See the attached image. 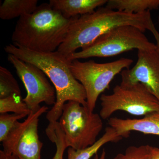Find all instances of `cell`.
<instances>
[{
    "label": "cell",
    "instance_id": "obj_23",
    "mask_svg": "<svg viewBox=\"0 0 159 159\" xmlns=\"http://www.w3.org/2000/svg\"><path fill=\"white\" fill-rule=\"evenodd\" d=\"M0 159H19L15 156L6 152L3 150H0Z\"/></svg>",
    "mask_w": 159,
    "mask_h": 159
},
{
    "label": "cell",
    "instance_id": "obj_21",
    "mask_svg": "<svg viewBox=\"0 0 159 159\" xmlns=\"http://www.w3.org/2000/svg\"><path fill=\"white\" fill-rule=\"evenodd\" d=\"M149 159H159V148L149 146Z\"/></svg>",
    "mask_w": 159,
    "mask_h": 159
},
{
    "label": "cell",
    "instance_id": "obj_22",
    "mask_svg": "<svg viewBox=\"0 0 159 159\" xmlns=\"http://www.w3.org/2000/svg\"><path fill=\"white\" fill-rule=\"evenodd\" d=\"M150 31L152 34H153L155 39L156 40L157 47H158L159 49V32L157 30L156 28L154 23L152 24V25L150 31Z\"/></svg>",
    "mask_w": 159,
    "mask_h": 159
},
{
    "label": "cell",
    "instance_id": "obj_18",
    "mask_svg": "<svg viewBox=\"0 0 159 159\" xmlns=\"http://www.w3.org/2000/svg\"><path fill=\"white\" fill-rule=\"evenodd\" d=\"M27 104L24 102L21 96H13L0 99V113L12 112L29 116L31 113Z\"/></svg>",
    "mask_w": 159,
    "mask_h": 159
},
{
    "label": "cell",
    "instance_id": "obj_16",
    "mask_svg": "<svg viewBox=\"0 0 159 159\" xmlns=\"http://www.w3.org/2000/svg\"><path fill=\"white\" fill-rule=\"evenodd\" d=\"M45 132L49 140L56 146V152L52 159H64L65 151L68 147L59 122H49Z\"/></svg>",
    "mask_w": 159,
    "mask_h": 159
},
{
    "label": "cell",
    "instance_id": "obj_14",
    "mask_svg": "<svg viewBox=\"0 0 159 159\" xmlns=\"http://www.w3.org/2000/svg\"><path fill=\"white\" fill-rule=\"evenodd\" d=\"M105 7L112 10L138 14L158 9L159 0H108Z\"/></svg>",
    "mask_w": 159,
    "mask_h": 159
},
{
    "label": "cell",
    "instance_id": "obj_6",
    "mask_svg": "<svg viewBox=\"0 0 159 159\" xmlns=\"http://www.w3.org/2000/svg\"><path fill=\"white\" fill-rule=\"evenodd\" d=\"M134 61L122 57L111 62L99 63L93 60H73L70 69L75 78L84 88L87 107L94 112L100 95L109 87L111 81L123 70L129 69Z\"/></svg>",
    "mask_w": 159,
    "mask_h": 159
},
{
    "label": "cell",
    "instance_id": "obj_25",
    "mask_svg": "<svg viewBox=\"0 0 159 159\" xmlns=\"http://www.w3.org/2000/svg\"><path fill=\"white\" fill-rule=\"evenodd\" d=\"M158 21L159 22V17H158Z\"/></svg>",
    "mask_w": 159,
    "mask_h": 159
},
{
    "label": "cell",
    "instance_id": "obj_7",
    "mask_svg": "<svg viewBox=\"0 0 159 159\" xmlns=\"http://www.w3.org/2000/svg\"><path fill=\"white\" fill-rule=\"evenodd\" d=\"M99 115L103 120L122 111L135 116H145L159 111V101L142 83L131 85L120 84L115 87L112 93L100 97Z\"/></svg>",
    "mask_w": 159,
    "mask_h": 159
},
{
    "label": "cell",
    "instance_id": "obj_24",
    "mask_svg": "<svg viewBox=\"0 0 159 159\" xmlns=\"http://www.w3.org/2000/svg\"><path fill=\"white\" fill-rule=\"evenodd\" d=\"M93 159H106V152L105 150L103 149L99 155L97 153L93 157Z\"/></svg>",
    "mask_w": 159,
    "mask_h": 159
},
{
    "label": "cell",
    "instance_id": "obj_10",
    "mask_svg": "<svg viewBox=\"0 0 159 159\" xmlns=\"http://www.w3.org/2000/svg\"><path fill=\"white\" fill-rule=\"evenodd\" d=\"M121 84L142 83L159 101V49L138 50V61L131 69L120 73Z\"/></svg>",
    "mask_w": 159,
    "mask_h": 159
},
{
    "label": "cell",
    "instance_id": "obj_12",
    "mask_svg": "<svg viewBox=\"0 0 159 159\" xmlns=\"http://www.w3.org/2000/svg\"><path fill=\"white\" fill-rule=\"evenodd\" d=\"M107 2V0H50L49 3L63 16L70 19L92 14Z\"/></svg>",
    "mask_w": 159,
    "mask_h": 159
},
{
    "label": "cell",
    "instance_id": "obj_17",
    "mask_svg": "<svg viewBox=\"0 0 159 159\" xmlns=\"http://www.w3.org/2000/svg\"><path fill=\"white\" fill-rule=\"evenodd\" d=\"M13 96H21L16 80L8 69L0 66V99Z\"/></svg>",
    "mask_w": 159,
    "mask_h": 159
},
{
    "label": "cell",
    "instance_id": "obj_20",
    "mask_svg": "<svg viewBox=\"0 0 159 159\" xmlns=\"http://www.w3.org/2000/svg\"><path fill=\"white\" fill-rule=\"evenodd\" d=\"M149 146H129L124 153H118L113 159H149Z\"/></svg>",
    "mask_w": 159,
    "mask_h": 159
},
{
    "label": "cell",
    "instance_id": "obj_8",
    "mask_svg": "<svg viewBox=\"0 0 159 159\" xmlns=\"http://www.w3.org/2000/svg\"><path fill=\"white\" fill-rule=\"evenodd\" d=\"M48 107H41L31 111L23 122H17L2 142L3 150L19 159H42L43 143L40 140L38 126L39 118Z\"/></svg>",
    "mask_w": 159,
    "mask_h": 159
},
{
    "label": "cell",
    "instance_id": "obj_1",
    "mask_svg": "<svg viewBox=\"0 0 159 159\" xmlns=\"http://www.w3.org/2000/svg\"><path fill=\"white\" fill-rule=\"evenodd\" d=\"M4 49L8 54L37 66L53 84L56 90V101L47 114L46 118L49 122L59 120L64 105L69 101H76L87 107L84 88L71 71L72 61L57 50L51 52H37L13 44L6 46Z\"/></svg>",
    "mask_w": 159,
    "mask_h": 159
},
{
    "label": "cell",
    "instance_id": "obj_2",
    "mask_svg": "<svg viewBox=\"0 0 159 159\" xmlns=\"http://www.w3.org/2000/svg\"><path fill=\"white\" fill-rule=\"evenodd\" d=\"M150 11L131 14L101 7L92 14L74 17L65 39L57 51L69 57L118 26L131 25L143 32L150 31L153 24Z\"/></svg>",
    "mask_w": 159,
    "mask_h": 159
},
{
    "label": "cell",
    "instance_id": "obj_11",
    "mask_svg": "<svg viewBox=\"0 0 159 159\" xmlns=\"http://www.w3.org/2000/svg\"><path fill=\"white\" fill-rule=\"evenodd\" d=\"M108 124L123 138L128 137L132 131L146 134L159 135V111L146 115L141 119L111 118Z\"/></svg>",
    "mask_w": 159,
    "mask_h": 159
},
{
    "label": "cell",
    "instance_id": "obj_13",
    "mask_svg": "<svg viewBox=\"0 0 159 159\" xmlns=\"http://www.w3.org/2000/svg\"><path fill=\"white\" fill-rule=\"evenodd\" d=\"M38 0H5L0 6V18L10 20L31 14L37 8Z\"/></svg>",
    "mask_w": 159,
    "mask_h": 159
},
{
    "label": "cell",
    "instance_id": "obj_15",
    "mask_svg": "<svg viewBox=\"0 0 159 159\" xmlns=\"http://www.w3.org/2000/svg\"><path fill=\"white\" fill-rule=\"evenodd\" d=\"M120 140V136L115 129L110 126H107L102 137L92 146L81 150H75L73 148H69L67 151L68 159H90L107 143L118 142Z\"/></svg>",
    "mask_w": 159,
    "mask_h": 159
},
{
    "label": "cell",
    "instance_id": "obj_9",
    "mask_svg": "<svg viewBox=\"0 0 159 159\" xmlns=\"http://www.w3.org/2000/svg\"><path fill=\"white\" fill-rule=\"evenodd\" d=\"M8 61L15 69L19 77L24 84L27 95L23 101L31 111L39 109L40 103L54 106L56 101V93L43 72L36 66L26 62L8 54Z\"/></svg>",
    "mask_w": 159,
    "mask_h": 159
},
{
    "label": "cell",
    "instance_id": "obj_3",
    "mask_svg": "<svg viewBox=\"0 0 159 159\" xmlns=\"http://www.w3.org/2000/svg\"><path fill=\"white\" fill-rule=\"evenodd\" d=\"M73 18H66L49 3H43L19 18L11 40L14 45L31 51L54 52L65 39Z\"/></svg>",
    "mask_w": 159,
    "mask_h": 159
},
{
    "label": "cell",
    "instance_id": "obj_4",
    "mask_svg": "<svg viewBox=\"0 0 159 159\" xmlns=\"http://www.w3.org/2000/svg\"><path fill=\"white\" fill-rule=\"evenodd\" d=\"M157 48L140 29L131 25H123L111 29L67 57L73 61L92 57H110L133 49L150 50Z\"/></svg>",
    "mask_w": 159,
    "mask_h": 159
},
{
    "label": "cell",
    "instance_id": "obj_5",
    "mask_svg": "<svg viewBox=\"0 0 159 159\" xmlns=\"http://www.w3.org/2000/svg\"><path fill=\"white\" fill-rule=\"evenodd\" d=\"M99 114L74 101L66 102L59 123L68 148L85 149L94 145L103 127Z\"/></svg>",
    "mask_w": 159,
    "mask_h": 159
},
{
    "label": "cell",
    "instance_id": "obj_19",
    "mask_svg": "<svg viewBox=\"0 0 159 159\" xmlns=\"http://www.w3.org/2000/svg\"><path fill=\"white\" fill-rule=\"evenodd\" d=\"M28 116L24 114H1L0 115V142H2L9 134L19 120Z\"/></svg>",
    "mask_w": 159,
    "mask_h": 159
}]
</instances>
